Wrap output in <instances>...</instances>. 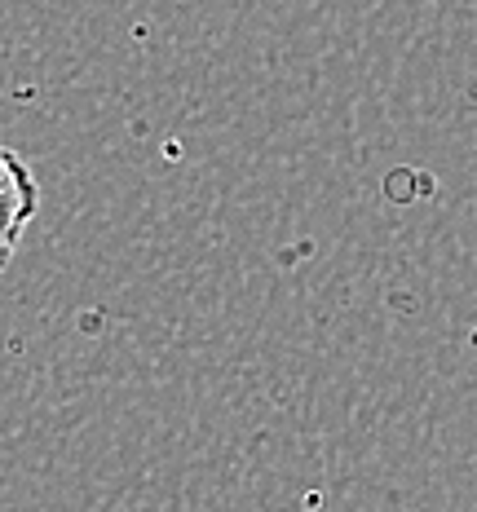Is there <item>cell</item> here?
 I'll return each instance as SVG.
<instances>
[{
	"label": "cell",
	"mask_w": 477,
	"mask_h": 512,
	"mask_svg": "<svg viewBox=\"0 0 477 512\" xmlns=\"http://www.w3.org/2000/svg\"><path fill=\"white\" fill-rule=\"evenodd\" d=\"M40 212V181L27 168V159L9 142H0V274L18 256L27 226Z\"/></svg>",
	"instance_id": "1"
}]
</instances>
